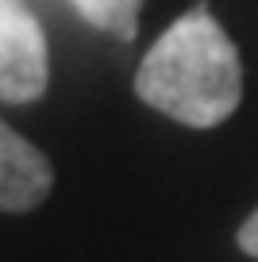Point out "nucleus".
<instances>
[{
    "mask_svg": "<svg viewBox=\"0 0 258 262\" xmlns=\"http://www.w3.org/2000/svg\"><path fill=\"white\" fill-rule=\"evenodd\" d=\"M70 4L93 27H100V31L116 35L123 42H131L135 31H139V8H143V0H70Z\"/></svg>",
    "mask_w": 258,
    "mask_h": 262,
    "instance_id": "obj_4",
    "label": "nucleus"
},
{
    "mask_svg": "<svg viewBox=\"0 0 258 262\" xmlns=\"http://www.w3.org/2000/svg\"><path fill=\"white\" fill-rule=\"evenodd\" d=\"M50 50L39 19L16 4H0V100L31 104L47 93Z\"/></svg>",
    "mask_w": 258,
    "mask_h": 262,
    "instance_id": "obj_2",
    "label": "nucleus"
},
{
    "mask_svg": "<svg viewBox=\"0 0 258 262\" xmlns=\"http://www.w3.org/2000/svg\"><path fill=\"white\" fill-rule=\"evenodd\" d=\"M239 247L250 254V258H258V208L243 220V228H239Z\"/></svg>",
    "mask_w": 258,
    "mask_h": 262,
    "instance_id": "obj_5",
    "label": "nucleus"
},
{
    "mask_svg": "<svg viewBox=\"0 0 258 262\" xmlns=\"http://www.w3.org/2000/svg\"><path fill=\"white\" fill-rule=\"evenodd\" d=\"M135 93L154 112L185 127H216L243 100L239 47L208 4H197L158 35L139 62Z\"/></svg>",
    "mask_w": 258,
    "mask_h": 262,
    "instance_id": "obj_1",
    "label": "nucleus"
},
{
    "mask_svg": "<svg viewBox=\"0 0 258 262\" xmlns=\"http://www.w3.org/2000/svg\"><path fill=\"white\" fill-rule=\"evenodd\" d=\"M54 189V170L35 143L0 123V212H31Z\"/></svg>",
    "mask_w": 258,
    "mask_h": 262,
    "instance_id": "obj_3",
    "label": "nucleus"
}]
</instances>
